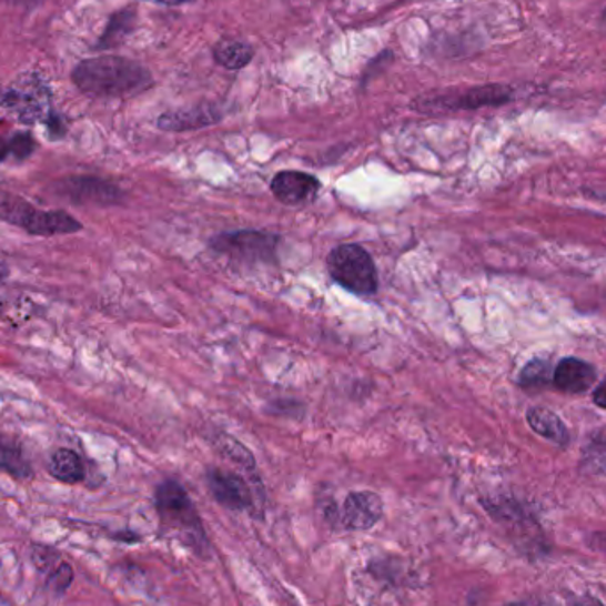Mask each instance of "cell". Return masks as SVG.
<instances>
[{
	"instance_id": "1",
	"label": "cell",
	"mask_w": 606,
	"mask_h": 606,
	"mask_svg": "<svg viewBox=\"0 0 606 606\" xmlns=\"http://www.w3.org/2000/svg\"><path fill=\"white\" fill-rule=\"evenodd\" d=\"M71 79L82 93L94 98L135 97L153 85L148 68L118 55L85 59L77 64Z\"/></svg>"
},
{
	"instance_id": "2",
	"label": "cell",
	"mask_w": 606,
	"mask_h": 606,
	"mask_svg": "<svg viewBox=\"0 0 606 606\" xmlns=\"http://www.w3.org/2000/svg\"><path fill=\"white\" fill-rule=\"evenodd\" d=\"M154 507L163 527L174 532L183 546L192 549L201 558L210 557L211 543L201 514L186 489L178 481H163L156 486Z\"/></svg>"
},
{
	"instance_id": "3",
	"label": "cell",
	"mask_w": 606,
	"mask_h": 606,
	"mask_svg": "<svg viewBox=\"0 0 606 606\" xmlns=\"http://www.w3.org/2000/svg\"><path fill=\"white\" fill-rule=\"evenodd\" d=\"M0 220L32 236H64L82 229L79 220L64 210H40L11 194H0Z\"/></svg>"
},
{
	"instance_id": "4",
	"label": "cell",
	"mask_w": 606,
	"mask_h": 606,
	"mask_svg": "<svg viewBox=\"0 0 606 606\" xmlns=\"http://www.w3.org/2000/svg\"><path fill=\"white\" fill-rule=\"evenodd\" d=\"M326 269L335 284L355 293L370 296L378 291V272L370 252L356 243L335 246L326 257Z\"/></svg>"
},
{
	"instance_id": "5",
	"label": "cell",
	"mask_w": 606,
	"mask_h": 606,
	"mask_svg": "<svg viewBox=\"0 0 606 606\" xmlns=\"http://www.w3.org/2000/svg\"><path fill=\"white\" fill-rule=\"evenodd\" d=\"M0 107L8 110L22 123L32 124L43 121L49 123L55 112L52 110V97L43 80L38 75H22L6 89L0 97Z\"/></svg>"
},
{
	"instance_id": "6",
	"label": "cell",
	"mask_w": 606,
	"mask_h": 606,
	"mask_svg": "<svg viewBox=\"0 0 606 606\" xmlns=\"http://www.w3.org/2000/svg\"><path fill=\"white\" fill-rule=\"evenodd\" d=\"M281 238L266 231H233L211 238L210 246L219 254L242 263H273Z\"/></svg>"
},
{
	"instance_id": "7",
	"label": "cell",
	"mask_w": 606,
	"mask_h": 606,
	"mask_svg": "<svg viewBox=\"0 0 606 606\" xmlns=\"http://www.w3.org/2000/svg\"><path fill=\"white\" fill-rule=\"evenodd\" d=\"M513 100V89L502 84L479 85L466 89L462 93L444 94L430 100L415 101V109L421 112L431 110H479L486 107H501Z\"/></svg>"
},
{
	"instance_id": "8",
	"label": "cell",
	"mask_w": 606,
	"mask_h": 606,
	"mask_svg": "<svg viewBox=\"0 0 606 606\" xmlns=\"http://www.w3.org/2000/svg\"><path fill=\"white\" fill-rule=\"evenodd\" d=\"M53 192L59 198L73 202L77 206L94 204V206H115L123 202V190L112 181L98 176H70L58 181Z\"/></svg>"
},
{
	"instance_id": "9",
	"label": "cell",
	"mask_w": 606,
	"mask_h": 606,
	"mask_svg": "<svg viewBox=\"0 0 606 606\" xmlns=\"http://www.w3.org/2000/svg\"><path fill=\"white\" fill-rule=\"evenodd\" d=\"M206 484L211 497L225 509L236 511V513L255 509L254 492L242 475L222 471V468H208Z\"/></svg>"
},
{
	"instance_id": "10",
	"label": "cell",
	"mask_w": 606,
	"mask_h": 606,
	"mask_svg": "<svg viewBox=\"0 0 606 606\" xmlns=\"http://www.w3.org/2000/svg\"><path fill=\"white\" fill-rule=\"evenodd\" d=\"M385 513L382 497L374 492H352L339 511V523L347 532L371 531Z\"/></svg>"
},
{
	"instance_id": "11",
	"label": "cell",
	"mask_w": 606,
	"mask_h": 606,
	"mask_svg": "<svg viewBox=\"0 0 606 606\" xmlns=\"http://www.w3.org/2000/svg\"><path fill=\"white\" fill-rule=\"evenodd\" d=\"M320 181L302 171H282L272 180V194L286 206H305L320 194Z\"/></svg>"
},
{
	"instance_id": "12",
	"label": "cell",
	"mask_w": 606,
	"mask_h": 606,
	"mask_svg": "<svg viewBox=\"0 0 606 606\" xmlns=\"http://www.w3.org/2000/svg\"><path fill=\"white\" fill-rule=\"evenodd\" d=\"M220 119H222V112L219 107L202 103V105L172 110L168 114L160 115L159 128L163 132H189V130L211 127L219 123Z\"/></svg>"
},
{
	"instance_id": "13",
	"label": "cell",
	"mask_w": 606,
	"mask_h": 606,
	"mask_svg": "<svg viewBox=\"0 0 606 606\" xmlns=\"http://www.w3.org/2000/svg\"><path fill=\"white\" fill-rule=\"evenodd\" d=\"M596 370L589 362L580 361L575 356L569 358H563L555 365L554 382L555 387L558 391L566 392V394H585L594 387L596 383Z\"/></svg>"
},
{
	"instance_id": "14",
	"label": "cell",
	"mask_w": 606,
	"mask_h": 606,
	"mask_svg": "<svg viewBox=\"0 0 606 606\" xmlns=\"http://www.w3.org/2000/svg\"><path fill=\"white\" fill-rule=\"evenodd\" d=\"M527 422L536 435L543 436L552 444L558 445V447H566L569 444V431H567L566 424L552 410L532 406L527 410Z\"/></svg>"
},
{
	"instance_id": "15",
	"label": "cell",
	"mask_w": 606,
	"mask_h": 606,
	"mask_svg": "<svg viewBox=\"0 0 606 606\" xmlns=\"http://www.w3.org/2000/svg\"><path fill=\"white\" fill-rule=\"evenodd\" d=\"M49 474L53 479L64 484H80L85 481L84 459L71 448L53 451L49 459Z\"/></svg>"
},
{
	"instance_id": "16",
	"label": "cell",
	"mask_w": 606,
	"mask_h": 606,
	"mask_svg": "<svg viewBox=\"0 0 606 606\" xmlns=\"http://www.w3.org/2000/svg\"><path fill=\"white\" fill-rule=\"evenodd\" d=\"M0 471L13 475L17 479H31L32 466L23 453L22 445L11 436L0 433Z\"/></svg>"
},
{
	"instance_id": "17",
	"label": "cell",
	"mask_w": 606,
	"mask_h": 606,
	"mask_svg": "<svg viewBox=\"0 0 606 606\" xmlns=\"http://www.w3.org/2000/svg\"><path fill=\"white\" fill-rule=\"evenodd\" d=\"M135 9L133 8L121 9L118 13L112 14L109 23H107L105 31L98 40V49L110 50L123 43L128 34L133 31V27H135Z\"/></svg>"
},
{
	"instance_id": "18",
	"label": "cell",
	"mask_w": 606,
	"mask_h": 606,
	"mask_svg": "<svg viewBox=\"0 0 606 606\" xmlns=\"http://www.w3.org/2000/svg\"><path fill=\"white\" fill-rule=\"evenodd\" d=\"M213 55L220 67L225 70H242L254 58V49L246 41L222 40L215 44Z\"/></svg>"
},
{
	"instance_id": "19",
	"label": "cell",
	"mask_w": 606,
	"mask_h": 606,
	"mask_svg": "<svg viewBox=\"0 0 606 606\" xmlns=\"http://www.w3.org/2000/svg\"><path fill=\"white\" fill-rule=\"evenodd\" d=\"M554 370L552 362L546 358H532L519 373V387L527 388V391L546 387L554 380Z\"/></svg>"
},
{
	"instance_id": "20",
	"label": "cell",
	"mask_w": 606,
	"mask_h": 606,
	"mask_svg": "<svg viewBox=\"0 0 606 606\" xmlns=\"http://www.w3.org/2000/svg\"><path fill=\"white\" fill-rule=\"evenodd\" d=\"M582 468L590 474L606 472V427L596 431L590 436L589 444L585 445Z\"/></svg>"
},
{
	"instance_id": "21",
	"label": "cell",
	"mask_w": 606,
	"mask_h": 606,
	"mask_svg": "<svg viewBox=\"0 0 606 606\" xmlns=\"http://www.w3.org/2000/svg\"><path fill=\"white\" fill-rule=\"evenodd\" d=\"M216 445H219L220 453L224 454L225 457H229L231 462L243 466V468H249V471H255L254 456H252L251 451H249L245 445L240 444L236 438H231V436L228 435H220Z\"/></svg>"
},
{
	"instance_id": "22",
	"label": "cell",
	"mask_w": 606,
	"mask_h": 606,
	"mask_svg": "<svg viewBox=\"0 0 606 606\" xmlns=\"http://www.w3.org/2000/svg\"><path fill=\"white\" fill-rule=\"evenodd\" d=\"M73 578H75L73 567L68 563H59L58 566L53 567L52 572H50L47 585H49L52 593L64 594L70 589V585L73 584Z\"/></svg>"
},
{
	"instance_id": "23",
	"label": "cell",
	"mask_w": 606,
	"mask_h": 606,
	"mask_svg": "<svg viewBox=\"0 0 606 606\" xmlns=\"http://www.w3.org/2000/svg\"><path fill=\"white\" fill-rule=\"evenodd\" d=\"M9 144H11V154H13L17 160L29 159L36 150V141L32 139L31 133L27 132L14 133V135L9 139Z\"/></svg>"
},
{
	"instance_id": "24",
	"label": "cell",
	"mask_w": 606,
	"mask_h": 606,
	"mask_svg": "<svg viewBox=\"0 0 606 606\" xmlns=\"http://www.w3.org/2000/svg\"><path fill=\"white\" fill-rule=\"evenodd\" d=\"M32 564H34L40 572H52L55 567V560H59L58 549L47 548V546L36 545L32 546L31 552Z\"/></svg>"
},
{
	"instance_id": "25",
	"label": "cell",
	"mask_w": 606,
	"mask_h": 606,
	"mask_svg": "<svg viewBox=\"0 0 606 606\" xmlns=\"http://www.w3.org/2000/svg\"><path fill=\"white\" fill-rule=\"evenodd\" d=\"M593 401L599 408L606 410V378L594 388Z\"/></svg>"
},
{
	"instance_id": "26",
	"label": "cell",
	"mask_w": 606,
	"mask_h": 606,
	"mask_svg": "<svg viewBox=\"0 0 606 606\" xmlns=\"http://www.w3.org/2000/svg\"><path fill=\"white\" fill-rule=\"evenodd\" d=\"M9 154H11V144H9V139L0 137V162H4Z\"/></svg>"
},
{
	"instance_id": "27",
	"label": "cell",
	"mask_w": 606,
	"mask_h": 606,
	"mask_svg": "<svg viewBox=\"0 0 606 606\" xmlns=\"http://www.w3.org/2000/svg\"><path fill=\"white\" fill-rule=\"evenodd\" d=\"M573 606H605L599 599L593 598V596H584V598L576 599Z\"/></svg>"
},
{
	"instance_id": "28",
	"label": "cell",
	"mask_w": 606,
	"mask_h": 606,
	"mask_svg": "<svg viewBox=\"0 0 606 606\" xmlns=\"http://www.w3.org/2000/svg\"><path fill=\"white\" fill-rule=\"evenodd\" d=\"M14 4L22 6V8H34V6L40 4L43 0H13Z\"/></svg>"
},
{
	"instance_id": "29",
	"label": "cell",
	"mask_w": 606,
	"mask_h": 606,
	"mask_svg": "<svg viewBox=\"0 0 606 606\" xmlns=\"http://www.w3.org/2000/svg\"><path fill=\"white\" fill-rule=\"evenodd\" d=\"M159 2L168 6H180L185 4V2H194V0H159Z\"/></svg>"
},
{
	"instance_id": "30",
	"label": "cell",
	"mask_w": 606,
	"mask_h": 606,
	"mask_svg": "<svg viewBox=\"0 0 606 606\" xmlns=\"http://www.w3.org/2000/svg\"><path fill=\"white\" fill-rule=\"evenodd\" d=\"M8 273H9L8 264H4L2 263V261H0V279L8 277Z\"/></svg>"
},
{
	"instance_id": "31",
	"label": "cell",
	"mask_w": 606,
	"mask_h": 606,
	"mask_svg": "<svg viewBox=\"0 0 606 606\" xmlns=\"http://www.w3.org/2000/svg\"><path fill=\"white\" fill-rule=\"evenodd\" d=\"M602 22H603V26H606V8L603 9Z\"/></svg>"
},
{
	"instance_id": "32",
	"label": "cell",
	"mask_w": 606,
	"mask_h": 606,
	"mask_svg": "<svg viewBox=\"0 0 606 606\" xmlns=\"http://www.w3.org/2000/svg\"><path fill=\"white\" fill-rule=\"evenodd\" d=\"M2 311H4V305H2V302H0V316H2Z\"/></svg>"
},
{
	"instance_id": "33",
	"label": "cell",
	"mask_w": 606,
	"mask_h": 606,
	"mask_svg": "<svg viewBox=\"0 0 606 606\" xmlns=\"http://www.w3.org/2000/svg\"><path fill=\"white\" fill-rule=\"evenodd\" d=\"M511 606H525V605H511Z\"/></svg>"
}]
</instances>
